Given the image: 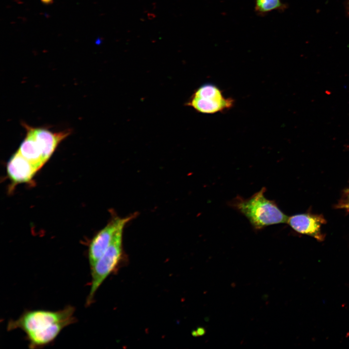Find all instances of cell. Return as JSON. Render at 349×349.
Returning <instances> with one entry per match:
<instances>
[{
	"label": "cell",
	"mask_w": 349,
	"mask_h": 349,
	"mask_svg": "<svg viewBox=\"0 0 349 349\" xmlns=\"http://www.w3.org/2000/svg\"><path fill=\"white\" fill-rule=\"evenodd\" d=\"M41 1L46 4H48L52 3L53 2V0H41Z\"/></svg>",
	"instance_id": "obj_11"
},
{
	"label": "cell",
	"mask_w": 349,
	"mask_h": 349,
	"mask_svg": "<svg viewBox=\"0 0 349 349\" xmlns=\"http://www.w3.org/2000/svg\"><path fill=\"white\" fill-rule=\"evenodd\" d=\"M125 227L118 230L105 252L91 268V287L86 300L87 305L92 303L100 286L120 261L123 254V234Z\"/></svg>",
	"instance_id": "obj_3"
},
{
	"label": "cell",
	"mask_w": 349,
	"mask_h": 349,
	"mask_svg": "<svg viewBox=\"0 0 349 349\" xmlns=\"http://www.w3.org/2000/svg\"><path fill=\"white\" fill-rule=\"evenodd\" d=\"M17 151L39 169L45 163L36 141L28 131Z\"/></svg>",
	"instance_id": "obj_9"
},
{
	"label": "cell",
	"mask_w": 349,
	"mask_h": 349,
	"mask_svg": "<svg viewBox=\"0 0 349 349\" xmlns=\"http://www.w3.org/2000/svg\"><path fill=\"white\" fill-rule=\"evenodd\" d=\"M100 43H101L100 40L99 38L97 39V40H96V42H95V43H96V44H100Z\"/></svg>",
	"instance_id": "obj_12"
},
{
	"label": "cell",
	"mask_w": 349,
	"mask_h": 349,
	"mask_svg": "<svg viewBox=\"0 0 349 349\" xmlns=\"http://www.w3.org/2000/svg\"><path fill=\"white\" fill-rule=\"evenodd\" d=\"M286 222L299 233L310 236L319 241L324 239L321 229L325 220L321 215L310 213L296 214L288 217Z\"/></svg>",
	"instance_id": "obj_7"
},
{
	"label": "cell",
	"mask_w": 349,
	"mask_h": 349,
	"mask_svg": "<svg viewBox=\"0 0 349 349\" xmlns=\"http://www.w3.org/2000/svg\"><path fill=\"white\" fill-rule=\"evenodd\" d=\"M38 170L17 151L11 157L7 165L8 176L16 184L29 182Z\"/></svg>",
	"instance_id": "obj_8"
},
{
	"label": "cell",
	"mask_w": 349,
	"mask_h": 349,
	"mask_svg": "<svg viewBox=\"0 0 349 349\" xmlns=\"http://www.w3.org/2000/svg\"><path fill=\"white\" fill-rule=\"evenodd\" d=\"M286 8L281 0H254V11L264 16L273 11H283Z\"/></svg>",
	"instance_id": "obj_10"
},
{
	"label": "cell",
	"mask_w": 349,
	"mask_h": 349,
	"mask_svg": "<svg viewBox=\"0 0 349 349\" xmlns=\"http://www.w3.org/2000/svg\"><path fill=\"white\" fill-rule=\"evenodd\" d=\"M135 217V214L125 218L115 216L100 230L91 241L88 249V260L90 268L93 267L105 252L118 231Z\"/></svg>",
	"instance_id": "obj_5"
},
{
	"label": "cell",
	"mask_w": 349,
	"mask_h": 349,
	"mask_svg": "<svg viewBox=\"0 0 349 349\" xmlns=\"http://www.w3.org/2000/svg\"><path fill=\"white\" fill-rule=\"evenodd\" d=\"M266 190L263 187L250 198L237 197L230 202V205L243 214L255 230L286 222L288 219L274 201L265 197Z\"/></svg>",
	"instance_id": "obj_2"
},
{
	"label": "cell",
	"mask_w": 349,
	"mask_h": 349,
	"mask_svg": "<svg viewBox=\"0 0 349 349\" xmlns=\"http://www.w3.org/2000/svg\"><path fill=\"white\" fill-rule=\"evenodd\" d=\"M23 126L36 141L45 163L51 156L58 144L70 133L69 130L53 132L45 128L33 127L26 124Z\"/></svg>",
	"instance_id": "obj_6"
},
{
	"label": "cell",
	"mask_w": 349,
	"mask_h": 349,
	"mask_svg": "<svg viewBox=\"0 0 349 349\" xmlns=\"http://www.w3.org/2000/svg\"><path fill=\"white\" fill-rule=\"evenodd\" d=\"M234 104L232 98L225 97L217 85L210 83L198 87L186 103L197 111L205 114L224 112L232 109Z\"/></svg>",
	"instance_id": "obj_4"
},
{
	"label": "cell",
	"mask_w": 349,
	"mask_h": 349,
	"mask_svg": "<svg viewBox=\"0 0 349 349\" xmlns=\"http://www.w3.org/2000/svg\"><path fill=\"white\" fill-rule=\"evenodd\" d=\"M75 312L71 305L58 311L26 310L17 319L9 321L7 330L22 331L30 349H41L50 345L64 328L76 322Z\"/></svg>",
	"instance_id": "obj_1"
},
{
	"label": "cell",
	"mask_w": 349,
	"mask_h": 349,
	"mask_svg": "<svg viewBox=\"0 0 349 349\" xmlns=\"http://www.w3.org/2000/svg\"><path fill=\"white\" fill-rule=\"evenodd\" d=\"M348 9H349V3Z\"/></svg>",
	"instance_id": "obj_14"
},
{
	"label": "cell",
	"mask_w": 349,
	"mask_h": 349,
	"mask_svg": "<svg viewBox=\"0 0 349 349\" xmlns=\"http://www.w3.org/2000/svg\"><path fill=\"white\" fill-rule=\"evenodd\" d=\"M349 208V206H347Z\"/></svg>",
	"instance_id": "obj_15"
},
{
	"label": "cell",
	"mask_w": 349,
	"mask_h": 349,
	"mask_svg": "<svg viewBox=\"0 0 349 349\" xmlns=\"http://www.w3.org/2000/svg\"><path fill=\"white\" fill-rule=\"evenodd\" d=\"M349 197V204H348V205L347 206H349V197Z\"/></svg>",
	"instance_id": "obj_13"
}]
</instances>
